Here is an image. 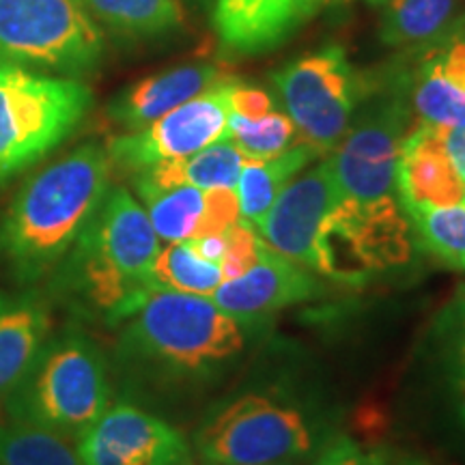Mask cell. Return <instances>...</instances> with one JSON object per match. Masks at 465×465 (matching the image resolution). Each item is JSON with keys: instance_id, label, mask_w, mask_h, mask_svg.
I'll return each instance as SVG.
<instances>
[{"instance_id": "cell-1", "label": "cell", "mask_w": 465, "mask_h": 465, "mask_svg": "<svg viewBox=\"0 0 465 465\" xmlns=\"http://www.w3.org/2000/svg\"><path fill=\"white\" fill-rule=\"evenodd\" d=\"M403 97L391 95L360 116L330 158L336 185L332 240L349 284L411 259V226L397 194Z\"/></svg>"}, {"instance_id": "cell-2", "label": "cell", "mask_w": 465, "mask_h": 465, "mask_svg": "<svg viewBox=\"0 0 465 465\" xmlns=\"http://www.w3.org/2000/svg\"><path fill=\"white\" fill-rule=\"evenodd\" d=\"M160 237L130 190L114 185L54 267V291L75 311L121 323L153 289Z\"/></svg>"}, {"instance_id": "cell-3", "label": "cell", "mask_w": 465, "mask_h": 465, "mask_svg": "<svg viewBox=\"0 0 465 465\" xmlns=\"http://www.w3.org/2000/svg\"><path fill=\"white\" fill-rule=\"evenodd\" d=\"M108 149L83 144L28 179L0 220V261L20 282L54 270L106 199Z\"/></svg>"}, {"instance_id": "cell-4", "label": "cell", "mask_w": 465, "mask_h": 465, "mask_svg": "<svg viewBox=\"0 0 465 465\" xmlns=\"http://www.w3.org/2000/svg\"><path fill=\"white\" fill-rule=\"evenodd\" d=\"M237 319L207 295L151 291L125 319L119 353L127 362L173 380H205L243 351Z\"/></svg>"}, {"instance_id": "cell-5", "label": "cell", "mask_w": 465, "mask_h": 465, "mask_svg": "<svg viewBox=\"0 0 465 465\" xmlns=\"http://www.w3.org/2000/svg\"><path fill=\"white\" fill-rule=\"evenodd\" d=\"M110 407L106 360L80 330H65L44 342L25 380L7 397L14 420L78 440Z\"/></svg>"}, {"instance_id": "cell-6", "label": "cell", "mask_w": 465, "mask_h": 465, "mask_svg": "<svg viewBox=\"0 0 465 465\" xmlns=\"http://www.w3.org/2000/svg\"><path fill=\"white\" fill-rule=\"evenodd\" d=\"M91 108L80 80L0 65V183L67 141Z\"/></svg>"}, {"instance_id": "cell-7", "label": "cell", "mask_w": 465, "mask_h": 465, "mask_svg": "<svg viewBox=\"0 0 465 465\" xmlns=\"http://www.w3.org/2000/svg\"><path fill=\"white\" fill-rule=\"evenodd\" d=\"M102 56V28L80 0H0V65L80 75Z\"/></svg>"}, {"instance_id": "cell-8", "label": "cell", "mask_w": 465, "mask_h": 465, "mask_svg": "<svg viewBox=\"0 0 465 465\" xmlns=\"http://www.w3.org/2000/svg\"><path fill=\"white\" fill-rule=\"evenodd\" d=\"M315 449L308 418L265 394H243L223 405L196 433V450L213 465L298 463Z\"/></svg>"}, {"instance_id": "cell-9", "label": "cell", "mask_w": 465, "mask_h": 465, "mask_svg": "<svg viewBox=\"0 0 465 465\" xmlns=\"http://www.w3.org/2000/svg\"><path fill=\"white\" fill-rule=\"evenodd\" d=\"M274 86L302 143L319 153L342 141L366 95L364 78L334 44L287 63L274 75Z\"/></svg>"}, {"instance_id": "cell-10", "label": "cell", "mask_w": 465, "mask_h": 465, "mask_svg": "<svg viewBox=\"0 0 465 465\" xmlns=\"http://www.w3.org/2000/svg\"><path fill=\"white\" fill-rule=\"evenodd\" d=\"M334 203L332 168L325 160L278 194L257 232L267 246L312 274L349 284L332 240Z\"/></svg>"}, {"instance_id": "cell-11", "label": "cell", "mask_w": 465, "mask_h": 465, "mask_svg": "<svg viewBox=\"0 0 465 465\" xmlns=\"http://www.w3.org/2000/svg\"><path fill=\"white\" fill-rule=\"evenodd\" d=\"M232 83L235 78L226 75L143 130L113 138L106 147L113 164L130 173H141L160 162L188 158L209 144L226 141Z\"/></svg>"}, {"instance_id": "cell-12", "label": "cell", "mask_w": 465, "mask_h": 465, "mask_svg": "<svg viewBox=\"0 0 465 465\" xmlns=\"http://www.w3.org/2000/svg\"><path fill=\"white\" fill-rule=\"evenodd\" d=\"M84 465H183L190 446L177 429L138 407H108L78 440Z\"/></svg>"}, {"instance_id": "cell-13", "label": "cell", "mask_w": 465, "mask_h": 465, "mask_svg": "<svg viewBox=\"0 0 465 465\" xmlns=\"http://www.w3.org/2000/svg\"><path fill=\"white\" fill-rule=\"evenodd\" d=\"M322 291L315 274L282 257L263 242L259 257L243 274L224 281L212 300L237 322H252L312 300Z\"/></svg>"}, {"instance_id": "cell-14", "label": "cell", "mask_w": 465, "mask_h": 465, "mask_svg": "<svg viewBox=\"0 0 465 465\" xmlns=\"http://www.w3.org/2000/svg\"><path fill=\"white\" fill-rule=\"evenodd\" d=\"M397 194L405 213L465 201V182L452 164L440 127L420 124L403 136L397 162Z\"/></svg>"}, {"instance_id": "cell-15", "label": "cell", "mask_w": 465, "mask_h": 465, "mask_svg": "<svg viewBox=\"0 0 465 465\" xmlns=\"http://www.w3.org/2000/svg\"><path fill=\"white\" fill-rule=\"evenodd\" d=\"M224 78L226 74L223 69L212 63H194V65L166 69V72L149 75L141 83L132 84L130 89L116 95L108 104L106 113L110 121L124 127L125 132L143 130Z\"/></svg>"}, {"instance_id": "cell-16", "label": "cell", "mask_w": 465, "mask_h": 465, "mask_svg": "<svg viewBox=\"0 0 465 465\" xmlns=\"http://www.w3.org/2000/svg\"><path fill=\"white\" fill-rule=\"evenodd\" d=\"M50 336V308L35 291L0 295V401L25 380Z\"/></svg>"}, {"instance_id": "cell-17", "label": "cell", "mask_w": 465, "mask_h": 465, "mask_svg": "<svg viewBox=\"0 0 465 465\" xmlns=\"http://www.w3.org/2000/svg\"><path fill=\"white\" fill-rule=\"evenodd\" d=\"M216 31L231 54H259L274 48L298 26L293 0H218Z\"/></svg>"}, {"instance_id": "cell-18", "label": "cell", "mask_w": 465, "mask_h": 465, "mask_svg": "<svg viewBox=\"0 0 465 465\" xmlns=\"http://www.w3.org/2000/svg\"><path fill=\"white\" fill-rule=\"evenodd\" d=\"M319 155L315 147L298 143L270 160H243L235 192L240 213L254 231L263 223L278 194Z\"/></svg>"}, {"instance_id": "cell-19", "label": "cell", "mask_w": 465, "mask_h": 465, "mask_svg": "<svg viewBox=\"0 0 465 465\" xmlns=\"http://www.w3.org/2000/svg\"><path fill=\"white\" fill-rule=\"evenodd\" d=\"M242 164V153L232 147V143L220 141L188 158L160 162L141 173H134V183L151 185V188H174V185H194L201 190L235 188Z\"/></svg>"}, {"instance_id": "cell-20", "label": "cell", "mask_w": 465, "mask_h": 465, "mask_svg": "<svg viewBox=\"0 0 465 465\" xmlns=\"http://www.w3.org/2000/svg\"><path fill=\"white\" fill-rule=\"evenodd\" d=\"M380 37L392 48L441 44L452 37L457 0H388Z\"/></svg>"}, {"instance_id": "cell-21", "label": "cell", "mask_w": 465, "mask_h": 465, "mask_svg": "<svg viewBox=\"0 0 465 465\" xmlns=\"http://www.w3.org/2000/svg\"><path fill=\"white\" fill-rule=\"evenodd\" d=\"M134 188L144 203V212L160 240L183 242L203 235L207 190L194 188V185L151 188L143 183H134Z\"/></svg>"}, {"instance_id": "cell-22", "label": "cell", "mask_w": 465, "mask_h": 465, "mask_svg": "<svg viewBox=\"0 0 465 465\" xmlns=\"http://www.w3.org/2000/svg\"><path fill=\"white\" fill-rule=\"evenodd\" d=\"M151 281L155 291H182L212 298L213 291L224 282V272L216 261L203 257L192 240L168 242L166 248H160Z\"/></svg>"}, {"instance_id": "cell-23", "label": "cell", "mask_w": 465, "mask_h": 465, "mask_svg": "<svg viewBox=\"0 0 465 465\" xmlns=\"http://www.w3.org/2000/svg\"><path fill=\"white\" fill-rule=\"evenodd\" d=\"M89 15L116 33L160 35L177 28L183 20L179 0H80Z\"/></svg>"}, {"instance_id": "cell-24", "label": "cell", "mask_w": 465, "mask_h": 465, "mask_svg": "<svg viewBox=\"0 0 465 465\" xmlns=\"http://www.w3.org/2000/svg\"><path fill=\"white\" fill-rule=\"evenodd\" d=\"M0 465H84L72 441L39 424H0Z\"/></svg>"}, {"instance_id": "cell-25", "label": "cell", "mask_w": 465, "mask_h": 465, "mask_svg": "<svg viewBox=\"0 0 465 465\" xmlns=\"http://www.w3.org/2000/svg\"><path fill=\"white\" fill-rule=\"evenodd\" d=\"M420 246L452 270L465 272V203L405 213Z\"/></svg>"}, {"instance_id": "cell-26", "label": "cell", "mask_w": 465, "mask_h": 465, "mask_svg": "<svg viewBox=\"0 0 465 465\" xmlns=\"http://www.w3.org/2000/svg\"><path fill=\"white\" fill-rule=\"evenodd\" d=\"M411 100L422 124L440 130L465 127V89L441 72L431 54L418 67Z\"/></svg>"}, {"instance_id": "cell-27", "label": "cell", "mask_w": 465, "mask_h": 465, "mask_svg": "<svg viewBox=\"0 0 465 465\" xmlns=\"http://www.w3.org/2000/svg\"><path fill=\"white\" fill-rule=\"evenodd\" d=\"M295 130L293 121L287 113H276L261 119H246L235 113H229V130H226V141L242 153L243 160H270L293 147Z\"/></svg>"}, {"instance_id": "cell-28", "label": "cell", "mask_w": 465, "mask_h": 465, "mask_svg": "<svg viewBox=\"0 0 465 465\" xmlns=\"http://www.w3.org/2000/svg\"><path fill=\"white\" fill-rule=\"evenodd\" d=\"M440 332L444 339L446 356L452 373V383L459 397V410L465 418V284L441 312Z\"/></svg>"}, {"instance_id": "cell-29", "label": "cell", "mask_w": 465, "mask_h": 465, "mask_svg": "<svg viewBox=\"0 0 465 465\" xmlns=\"http://www.w3.org/2000/svg\"><path fill=\"white\" fill-rule=\"evenodd\" d=\"M261 243H263V240H261L259 232L243 218L224 231V281H231V278L243 274L257 261Z\"/></svg>"}, {"instance_id": "cell-30", "label": "cell", "mask_w": 465, "mask_h": 465, "mask_svg": "<svg viewBox=\"0 0 465 465\" xmlns=\"http://www.w3.org/2000/svg\"><path fill=\"white\" fill-rule=\"evenodd\" d=\"M311 465H381V459L364 450L356 440L339 435V438L325 441Z\"/></svg>"}, {"instance_id": "cell-31", "label": "cell", "mask_w": 465, "mask_h": 465, "mask_svg": "<svg viewBox=\"0 0 465 465\" xmlns=\"http://www.w3.org/2000/svg\"><path fill=\"white\" fill-rule=\"evenodd\" d=\"M229 106L231 113L246 116V119H261L274 110V100L263 89L246 86L235 80L229 93Z\"/></svg>"}, {"instance_id": "cell-32", "label": "cell", "mask_w": 465, "mask_h": 465, "mask_svg": "<svg viewBox=\"0 0 465 465\" xmlns=\"http://www.w3.org/2000/svg\"><path fill=\"white\" fill-rule=\"evenodd\" d=\"M444 134V144L449 151L452 164L465 182V127H452V130H441Z\"/></svg>"}, {"instance_id": "cell-33", "label": "cell", "mask_w": 465, "mask_h": 465, "mask_svg": "<svg viewBox=\"0 0 465 465\" xmlns=\"http://www.w3.org/2000/svg\"><path fill=\"white\" fill-rule=\"evenodd\" d=\"M325 3H330V0H293L295 5V11H298V17L300 20H304L311 14H315L319 7H323Z\"/></svg>"}, {"instance_id": "cell-34", "label": "cell", "mask_w": 465, "mask_h": 465, "mask_svg": "<svg viewBox=\"0 0 465 465\" xmlns=\"http://www.w3.org/2000/svg\"><path fill=\"white\" fill-rule=\"evenodd\" d=\"M366 3H371V5H386L388 0H366Z\"/></svg>"}, {"instance_id": "cell-35", "label": "cell", "mask_w": 465, "mask_h": 465, "mask_svg": "<svg viewBox=\"0 0 465 465\" xmlns=\"http://www.w3.org/2000/svg\"><path fill=\"white\" fill-rule=\"evenodd\" d=\"M403 465H429V463H424V461H407Z\"/></svg>"}, {"instance_id": "cell-36", "label": "cell", "mask_w": 465, "mask_h": 465, "mask_svg": "<svg viewBox=\"0 0 465 465\" xmlns=\"http://www.w3.org/2000/svg\"><path fill=\"white\" fill-rule=\"evenodd\" d=\"M205 465H213V463H205ZM274 465H298V463H274Z\"/></svg>"}, {"instance_id": "cell-37", "label": "cell", "mask_w": 465, "mask_h": 465, "mask_svg": "<svg viewBox=\"0 0 465 465\" xmlns=\"http://www.w3.org/2000/svg\"><path fill=\"white\" fill-rule=\"evenodd\" d=\"M183 465H192V461L190 463H183Z\"/></svg>"}, {"instance_id": "cell-38", "label": "cell", "mask_w": 465, "mask_h": 465, "mask_svg": "<svg viewBox=\"0 0 465 465\" xmlns=\"http://www.w3.org/2000/svg\"><path fill=\"white\" fill-rule=\"evenodd\" d=\"M463 203H465V201H463Z\"/></svg>"}]
</instances>
